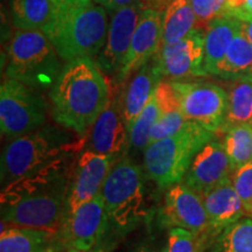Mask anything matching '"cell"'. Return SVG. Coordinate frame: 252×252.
I'll return each instance as SVG.
<instances>
[{"instance_id":"cell-29","label":"cell","mask_w":252,"mask_h":252,"mask_svg":"<svg viewBox=\"0 0 252 252\" xmlns=\"http://www.w3.org/2000/svg\"><path fill=\"white\" fill-rule=\"evenodd\" d=\"M208 238L182 228H172L166 252H204Z\"/></svg>"},{"instance_id":"cell-31","label":"cell","mask_w":252,"mask_h":252,"mask_svg":"<svg viewBox=\"0 0 252 252\" xmlns=\"http://www.w3.org/2000/svg\"><path fill=\"white\" fill-rule=\"evenodd\" d=\"M230 179L244 204L248 216L252 217V161L234 169Z\"/></svg>"},{"instance_id":"cell-17","label":"cell","mask_w":252,"mask_h":252,"mask_svg":"<svg viewBox=\"0 0 252 252\" xmlns=\"http://www.w3.org/2000/svg\"><path fill=\"white\" fill-rule=\"evenodd\" d=\"M232 166L223 143L213 138L198 151L182 179V184L202 195L230 179Z\"/></svg>"},{"instance_id":"cell-3","label":"cell","mask_w":252,"mask_h":252,"mask_svg":"<svg viewBox=\"0 0 252 252\" xmlns=\"http://www.w3.org/2000/svg\"><path fill=\"white\" fill-rule=\"evenodd\" d=\"M105 7L94 0H58L54 18L43 28L64 62L97 58L106 42Z\"/></svg>"},{"instance_id":"cell-22","label":"cell","mask_w":252,"mask_h":252,"mask_svg":"<svg viewBox=\"0 0 252 252\" xmlns=\"http://www.w3.org/2000/svg\"><path fill=\"white\" fill-rule=\"evenodd\" d=\"M58 0H9L12 24L18 30L42 31L54 18Z\"/></svg>"},{"instance_id":"cell-6","label":"cell","mask_w":252,"mask_h":252,"mask_svg":"<svg viewBox=\"0 0 252 252\" xmlns=\"http://www.w3.org/2000/svg\"><path fill=\"white\" fill-rule=\"evenodd\" d=\"M6 77L36 91L50 89L62 65L49 37L40 30H17L8 45Z\"/></svg>"},{"instance_id":"cell-35","label":"cell","mask_w":252,"mask_h":252,"mask_svg":"<svg viewBox=\"0 0 252 252\" xmlns=\"http://www.w3.org/2000/svg\"><path fill=\"white\" fill-rule=\"evenodd\" d=\"M141 4L144 5L145 8H154L158 11H161L168 6L173 0H140Z\"/></svg>"},{"instance_id":"cell-40","label":"cell","mask_w":252,"mask_h":252,"mask_svg":"<svg viewBox=\"0 0 252 252\" xmlns=\"http://www.w3.org/2000/svg\"><path fill=\"white\" fill-rule=\"evenodd\" d=\"M42 252H54V249H53V248H49V249H47V250L42 251Z\"/></svg>"},{"instance_id":"cell-19","label":"cell","mask_w":252,"mask_h":252,"mask_svg":"<svg viewBox=\"0 0 252 252\" xmlns=\"http://www.w3.org/2000/svg\"><path fill=\"white\" fill-rule=\"evenodd\" d=\"M161 80L162 76L158 70L156 60L153 58L126 81L127 84H125V87L122 84L123 111L128 133L135 118L149 103Z\"/></svg>"},{"instance_id":"cell-1","label":"cell","mask_w":252,"mask_h":252,"mask_svg":"<svg viewBox=\"0 0 252 252\" xmlns=\"http://www.w3.org/2000/svg\"><path fill=\"white\" fill-rule=\"evenodd\" d=\"M76 158L60 159L6 184L1 190V220L9 225L59 235Z\"/></svg>"},{"instance_id":"cell-11","label":"cell","mask_w":252,"mask_h":252,"mask_svg":"<svg viewBox=\"0 0 252 252\" xmlns=\"http://www.w3.org/2000/svg\"><path fill=\"white\" fill-rule=\"evenodd\" d=\"M108 231V219L102 194L78 207L63 220L59 236L63 245L90 252L103 249Z\"/></svg>"},{"instance_id":"cell-5","label":"cell","mask_w":252,"mask_h":252,"mask_svg":"<svg viewBox=\"0 0 252 252\" xmlns=\"http://www.w3.org/2000/svg\"><path fill=\"white\" fill-rule=\"evenodd\" d=\"M108 219L105 244L124 237L147 216L146 191L143 169L130 158L116 162L105 179L102 190Z\"/></svg>"},{"instance_id":"cell-15","label":"cell","mask_w":252,"mask_h":252,"mask_svg":"<svg viewBox=\"0 0 252 252\" xmlns=\"http://www.w3.org/2000/svg\"><path fill=\"white\" fill-rule=\"evenodd\" d=\"M144 9L140 0H137L113 12L105 46L96 58L97 65L104 75H109L111 78L117 77Z\"/></svg>"},{"instance_id":"cell-39","label":"cell","mask_w":252,"mask_h":252,"mask_svg":"<svg viewBox=\"0 0 252 252\" xmlns=\"http://www.w3.org/2000/svg\"><path fill=\"white\" fill-rule=\"evenodd\" d=\"M68 252H84V251H80V250H76V249H70Z\"/></svg>"},{"instance_id":"cell-21","label":"cell","mask_w":252,"mask_h":252,"mask_svg":"<svg viewBox=\"0 0 252 252\" xmlns=\"http://www.w3.org/2000/svg\"><path fill=\"white\" fill-rule=\"evenodd\" d=\"M237 125H252V74L231 81L224 122L219 132L224 133Z\"/></svg>"},{"instance_id":"cell-25","label":"cell","mask_w":252,"mask_h":252,"mask_svg":"<svg viewBox=\"0 0 252 252\" xmlns=\"http://www.w3.org/2000/svg\"><path fill=\"white\" fill-rule=\"evenodd\" d=\"M58 234L23 226L5 228L0 235V252H42L52 248Z\"/></svg>"},{"instance_id":"cell-33","label":"cell","mask_w":252,"mask_h":252,"mask_svg":"<svg viewBox=\"0 0 252 252\" xmlns=\"http://www.w3.org/2000/svg\"><path fill=\"white\" fill-rule=\"evenodd\" d=\"M156 98L160 113H168L180 110V99L171 81H160L156 89Z\"/></svg>"},{"instance_id":"cell-24","label":"cell","mask_w":252,"mask_h":252,"mask_svg":"<svg viewBox=\"0 0 252 252\" xmlns=\"http://www.w3.org/2000/svg\"><path fill=\"white\" fill-rule=\"evenodd\" d=\"M251 74L252 48L241 28L226 50L224 58L217 64L212 76L232 81Z\"/></svg>"},{"instance_id":"cell-8","label":"cell","mask_w":252,"mask_h":252,"mask_svg":"<svg viewBox=\"0 0 252 252\" xmlns=\"http://www.w3.org/2000/svg\"><path fill=\"white\" fill-rule=\"evenodd\" d=\"M48 103L39 91L6 78L0 87V128L7 139L42 127L47 122Z\"/></svg>"},{"instance_id":"cell-12","label":"cell","mask_w":252,"mask_h":252,"mask_svg":"<svg viewBox=\"0 0 252 252\" xmlns=\"http://www.w3.org/2000/svg\"><path fill=\"white\" fill-rule=\"evenodd\" d=\"M115 163L111 157L88 149L78 154L69 180L63 220L68 219L78 207L100 193Z\"/></svg>"},{"instance_id":"cell-34","label":"cell","mask_w":252,"mask_h":252,"mask_svg":"<svg viewBox=\"0 0 252 252\" xmlns=\"http://www.w3.org/2000/svg\"><path fill=\"white\" fill-rule=\"evenodd\" d=\"M222 15L252 21V0H225Z\"/></svg>"},{"instance_id":"cell-36","label":"cell","mask_w":252,"mask_h":252,"mask_svg":"<svg viewBox=\"0 0 252 252\" xmlns=\"http://www.w3.org/2000/svg\"><path fill=\"white\" fill-rule=\"evenodd\" d=\"M135 1H137V0H110L108 9L113 13V12L118 11L119 8L133 4V2H135Z\"/></svg>"},{"instance_id":"cell-37","label":"cell","mask_w":252,"mask_h":252,"mask_svg":"<svg viewBox=\"0 0 252 252\" xmlns=\"http://www.w3.org/2000/svg\"><path fill=\"white\" fill-rule=\"evenodd\" d=\"M242 31L244 32L252 48V21H242Z\"/></svg>"},{"instance_id":"cell-28","label":"cell","mask_w":252,"mask_h":252,"mask_svg":"<svg viewBox=\"0 0 252 252\" xmlns=\"http://www.w3.org/2000/svg\"><path fill=\"white\" fill-rule=\"evenodd\" d=\"M159 117L160 109L158 105L156 94H153L132 125L130 135H128V149L137 151L146 149L151 131Z\"/></svg>"},{"instance_id":"cell-10","label":"cell","mask_w":252,"mask_h":252,"mask_svg":"<svg viewBox=\"0 0 252 252\" xmlns=\"http://www.w3.org/2000/svg\"><path fill=\"white\" fill-rule=\"evenodd\" d=\"M110 80V98L105 109L91 126L87 135L86 149L111 157L116 162L128 151V128L122 103V84Z\"/></svg>"},{"instance_id":"cell-9","label":"cell","mask_w":252,"mask_h":252,"mask_svg":"<svg viewBox=\"0 0 252 252\" xmlns=\"http://www.w3.org/2000/svg\"><path fill=\"white\" fill-rule=\"evenodd\" d=\"M186 121L217 133L224 122L228 93L217 84L201 81H171Z\"/></svg>"},{"instance_id":"cell-30","label":"cell","mask_w":252,"mask_h":252,"mask_svg":"<svg viewBox=\"0 0 252 252\" xmlns=\"http://www.w3.org/2000/svg\"><path fill=\"white\" fill-rule=\"evenodd\" d=\"M188 121H186L181 111H174L168 113H160V117L154 124L152 131L150 133L149 144L163 139V138L171 137V135L180 132L187 125Z\"/></svg>"},{"instance_id":"cell-26","label":"cell","mask_w":252,"mask_h":252,"mask_svg":"<svg viewBox=\"0 0 252 252\" xmlns=\"http://www.w3.org/2000/svg\"><path fill=\"white\" fill-rule=\"evenodd\" d=\"M209 252H252V217L245 216L223 230Z\"/></svg>"},{"instance_id":"cell-14","label":"cell","mask_w":252,"mask_h":252,"mask_svg":"<svg viewBox=\"0 0 252 252\" xmlns=\"http://www.w3.org/2000/svg\"><path fill=\"white\" fill-rule=\"evenodd\" d=\"M165 204L162 207V225L182 228L212 241L210 222L201 195L195 193L182 182L167 188Z\"/></svg>"},{"instance_id":"cell-23","label":"cell","mask_w":252,"mask_h":252,"mask_svg":"<svg viewBox=\"0 0 252 252\" xmlns=\"http://www.w3.org/2000/svg\"><path fill=\"white\" fill-rule=\"evenodd\" d=\"M196 28V15L189 0H173L162 14L161 45L178 42Z\"/></svg>"},{"instance_id":"cell-32","label":"cell","mask_w":252,"mask_h":252,"mask_svg":"<svg viewBox=\"0 0 252 252\" xmlns=\"http://www.w3.org/2000/svg\"><path fill=\"white\" fill-rule=\"evenodd\" d=\"M196 15V28L201 30L202 25L208 27L214 19L220 17L224 8L225 0H189Z\"/></svg>"},{"instance_id":"cell-38","label":"cell","mask_w":252,"mask_h":252,"mask_svg":"<svg viewBox=\"0 0 252 252\" xmlns=\"http://www.w3.org/2000/svg\"><path fill=\"white\" fill-rule=\"evenodd\" d=\"M94 2H97V4H98V5H102L103 7L108 8L110 0H94Z\"/></svg>"},{"instance_id":"cell-18","label":"cell","mask_w":252,"mask_h":252,"mask_svg":"<svg viewBox=\"0 0 252 252\" xmlns=\"http://www.w3.org/2000/svg\"><path fill=\"white\" fill-rule=\"evenodd\" d=\"M210 222L213 241L223 230L248 216L244 204L232 185L231 179L201 195Z\"/></svg>"},{"instance_id":"cell-27","label":"cell","mask_w":252,"mask_h":252,"mask_svg":"<svg viewBox=\"0 0 252 252\" xmlns=\"http://www.w3.org/2000/svg\"><path fill=\"white\" fill-rule=\"evenodd\" d=\"M223 145L232 171L252 161V125L232 126L224 132Z\"/></svg>"},{"instance_id":"cell-20","label":"cell","mask_w":252,"mask_h":252,"mask_svg":"<svg viewBox=\"0 0 252 252\" xmlns=\"http://www.w3.org/2000/svg\"><path fill=\"white\" fill-rule=\"evenodd\" d=\"M242 21L220 15L208 25L204 34V70L213 75L217 64L224 58L236 34L241 31Z\"/></svg>"},{"instance_id":"cell-16","label":"cell","mask_w":252,"mask_h":252,"mask_svg":"<svg viewBox=\"0 0 252 252\" xmlns=\"http://www.w3.org/2000/svg\"><path fill=\"white\" fill-rule=\"evenodd\" d=\"M162 12L154 8H145L132 36L130 48L117 77L119 84H124L145 63L154 58L161 45Z\"/></svg>"},{"instance_id":"cell-4","label":"cell","mask_w":252,"mask_h":252,"mask_svg":"<svg viewBox=\"0 0 252 252\" xmlns=\"http://www.w3.org/2000/svg\"><path fill=\"white\" fill-rule=\"evenodd\" d=\"M64 127H42L12 139L1 153L0 174L2 184L17 180L49 163L76 157L86 149L87 135L71 133Z\"/></svg>"},{"instance_id":"cell-2","label":"cell","mask_w":252,"mask_h":252,"mask_svg":"<svg viewBox=\"0 0 252 252\" xmlns=\"http://www.w3.org/2000/svg\"><path fill=\"white\" fill-rule=\"evenodd\" d=\"M52 117L62 127L86 135L105 109L110 80L90 58L65 62L50 88Z\"/></svg>"},{"instance_id":"cell-7","label":"cell","mask_w":252,"mask_h":252,"mask_svg":"<svg viewBox=\"0 0 252 252\" xmlns=\"http://www.w3.org/2000/svg\"><path fill=\"white\" fill-rule=\"evenodd\" d=\"M215 133L188 122L178 133L149 145L144 150V171L147 178L167 189L182 181L198 151Z\"/></svg>"},{"instance_id":"cell-41","label":"cell","mask_w":252,"mask_h":252,"mask_svg":"<svg viewBox=\"0 0 252 252\" xmlns=\"http://www.w3.org/2000/svg\"><path fill=\"white\" fill-rule=\"evenodd\" d=\"M160 252H166V249H165V250H163V251H160Z\"/></svg>"},{"instance_id":"cell-13","label":"cell","mask_w":252,"mask_h":252,"mask_svg":"<svg viewBox=\"0 0 252 252\" xmlns=\"http://www.w3.org/2000/svg\"><path fill=\"white\" fill-rule=\"evenodd\" d=\"M204 34L195 28L178 42L160 47L156 55L158 70L172 81L208 76L204 70Z\"/></svg>"}]
</instances>
